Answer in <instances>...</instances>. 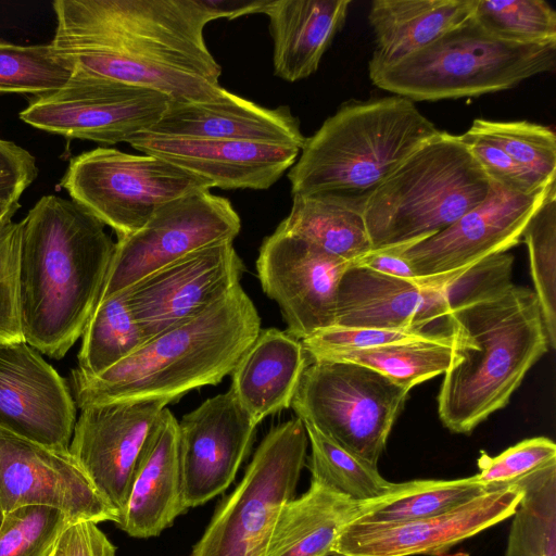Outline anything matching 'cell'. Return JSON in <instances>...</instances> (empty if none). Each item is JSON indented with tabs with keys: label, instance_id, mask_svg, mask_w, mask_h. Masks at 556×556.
<instances>
[{
	"label": "cell",
	"instance_id": "cell-1",
	"mask_svg": "<svg viewBox=\"0 0 556 556\" xmlns=\"http://www.w3.org/2000/svg\"><path fill=\"white\" fill-rule=\"evenodd\" d=\"M52 46L73 74L149 88L176 103L208 102L224 88L200 0H56Z\"/></svg>",
	"mask_w": 556,
	"mask_h": 556
},
{
	"label": "cell",
	"instance_id": "cell-2",
	"mask_svg": "<svg viewBox=\"0 0 556 556\" xmlns=\"http://www.w3.org/2000/svg\"><path fill=\"white\" fill-rule=\"evenodd\" d=\"M21 223L18 299L23 338L60 359L98 305L115 243L74 200L43 195Z\"/></svg>",
	"mask_w": 556,
	"mask_h": 556
},
{
	"label": "cell",
	"instance_id": "cell-3",
	"mask_svg": "<svg viewBox=\"0 0 556 556\" xmlns=\"http://www.w3.org/2000/svg\"><path fill=\"white\" fill-rule=\"evenodd\" d=\"M445 320L455 355L440 387L438 413L451 432L469 434L509 403L548 351L547 333L533 290L513 282L452 308Z\"/></svg>",
	"mask_w": 556,
	"mask_h": 556
},
{
	"label": "cell",
	"instance_id": "cell-4",
	"mask_svg": "<svg viewBox=\"0 0 556 556\" xmlns=\"http://www.w3.org/2000/svg\"><path fill=\"white\" fill-rule=\"evenodd\" d=\"M261 330L255 305L241 285L194 318L147 340L97 376L71 374L76 406L165 400L168 403L230 375Z\"/></svg>",
	"mask_w": 556,
	"mask_h": 556
},
{
	"label": "cell",
	"instance_id": "cell-5",
	"mask_svg": "<svg viewBox=\"0 0 556 556\" xmlns=\"http://www.w3.org/2000/svg\"><path fill=\"white\" fill-rule=\"evenodd\" d=\"M440 131L401 96L346 101L306 138L288 174L292 194L368 195Z\"/></svg>",
	"mask_w": 556,
	"mask_h": 556
},
{
	"label": "cell",
	"instance_id": "cell-6",
	"mask_svg": "<svg viewBox=\"0 0 556 556\" xmlns=\"http://www.w3.org/2000/svg\"><path fill=\"white\" fill-rule=\"evenodd\" d=\"M491 180L459 136L440 131L414 151L365 200L372 249H408L480 204Z\"/></svg>",
	"mask_w": 556,
	"mask_h": 556
},
{
	"label": "cell",
	"instance_id": "cell-7",
	"mask_svg": "<svg viewBox=\"0 0 556 556\" xmlns=\"http://www.w3.org/2000/svg\"><path fill=\"white\" fill-rule=\"evenodd\" d=\"M556 45L496 37L471 15L404 60L369 72L371 83L410 101L478 97L553 71Z\"/></svg>",
	"mask_w": 556,
	"mask_h": 556
},
{
	"label": "cell",
	"instance_id": "cell-8",
	"mask_svg": "<svg viewBox=\"0 0 556 556\" xmlns=\"http://www.w3.org/2000/svg\"><path fill=\"white\" fill-rule=\"evenodd\" d=\"M307 445L300 418L273 427L239 484L216 509L191 556H266L278 515L294 497Z\"/></svg>",
	"mask_w": 556,
	"mask_h": 556
},
{
	"label": "cell",
	"instance_id": "cell-9",
	"mask_svg": "<svg viewBox=\"0 0 556 556\" xmlns=\"http://www.w3.org/2000/svg\"><path fill=\"white\" fill-rule=\"evenodd\" d=\"M409 391L366 366L309 361L291 407L303 422L377 466Z\"/></svg>",
	"mask_w": 556,
	"mask_h": 556
},
{
	"label": "cell",
	"instance_id": "cell-10",
	"mask_svg": "<svg viewBox=\"0 0 556 556\" xmlns=\"http://www.w3.org/2000/svg\"><path fill=\"white\" fill-rule=\"evenodd\" d=\"M61 185L118 238L140 229L162 205L212 188L208 181L163 159L113 148L74 156Z\"/></svg>",
	"mask_w": 556,
	"mask_h": 556
},
{
	"label": "cell",
	"instance_id": "cell-11",
	"mask_svg": "<svg viewBox=\"0 0 556 556\" xmlns=\"http://www.w3.org/2000/svg\"><path fill=\"white\" fill-rule=\"evenodd\" d=\"M240 229L231 203L210 190L162 205L140 229L118 238L99 302L191 252L233 241Z\"/></svg>",
	"mask_w": 556,
	"mask_h": 556
},
{
	"label": "cell",
	"instance_id": "cell-12",
	"mask_svg": "<svg viewBox=\"0 0 556 556\" xmlns=\"http://www.w3.org/2000/svg\"><path fill=\"white\" fill-rule=\"evenodd\" d=\"M170 102L149 88L73 74L62 88L37 97L18 116L47 132L116 144L148 131Z\"/></svg>",
	"mask_w": 556,
	"mask_h": 556
},
{
	"label": "cell",
	"instance_id": "cell-13",
	"mask_svg": "<svg viewBox=\"0 0 556 556\" xmlns=\"http://www.w3.org/2000/svg\"><path fill=\"white\" fill-rule=\"evenodd\" d=\"M26 506H49L97 525L118 519L68 450L0 428V514Z\"/></svg>",
	"mask_w": 556,
	"mask_h": 556
},
{
	"label": "cell",
	"instance_id": "cell-14",
	"mask_svg": "<svg viewBox=\"0 0 556 556\" xmlns=\"http://www.w3.org/2000/svg\"><path fill=\"white\" fill-rule=\"evenodd\" d=\"M351 262L276 228L260 248L257 276L287 331L303 340L334 325L339 281Z\"/></svg>",
	"mask_w": 556,
	"mask_h": 556
},
{
	"label": "cell",
	"instance_id": "cell-15",
	"mask_svg": "<svg viewBox=\"0 0 556 556\" xmlns=\"http://www.w3.org/2000/svg\"><path fill=\"white\" fill-rule=\"evenodd\" d=\"M232 242L191 252L125 289L147 340L194 318L240 285L244 265Z\"/></svg>",
	"mask_w": 556,
	"mask_h": 556
},
{
	"label": "cell",
	"instance_id": "cell-16",
	"mask_svg": "<svg viewBox=\"0 0 556 556\" xmlns=\"http://www.w3.org/2000/svg\"><path fill=\"white\" fill-rule=\"evenodd\" d=\"M167 404L149 400L80 408L68 451L118 517Z\"/></svg>",
	"mask_w": 556,
	"mask_h": 556
},
{
	"label": "cell",
	"instance_id": "cell-17",
	"mask_svg": "<svg viewBox=\"0 0 556 556\" xmlns=\"http://www.w3.org/2000/svg\"><path fill=\"white\" fill-rule=\"evenodd\" d=\"M523 492V488L514 481L434 517L387 523L353 521L342 529L333 546V555H441L510 518Z\"/></svg>",
	"mask_w": 556,
	"mask_h": 556
},
{
	"label": "cell",
	"instance_id": "cell-18",
	"mask_svg": "<svg viewBox=\"0 0 556 556\" xmlns=\"http://www.w3.org/2000/svg\"><path fill=\"white\" fill-rule=\"evenodd\" d=\"M551 185L535 194H520L491 180L489 194L480 204L447 228L405 250L402 256L418 276L429 277L505 253L520 242Z\"/></svg>",
	"mask_w": 556,
	"mask_h": 556
},
{
	"label": "cell",
	"instance_id": "cell-19",
	"mask_svg": "<svg viewBox=\"0 0 556 556\" xmlns=\"http://www.w3.org/2000/svg\"><path fill=\"white\" fill-rule=\"evenodd\" d=\"M257 425L228 390L205 400L178 422L187 508L224 492L248 455Z\"/></svg>",
	"mask_w": 556,
	"mask_h": 556
},
{
	"label": "cell",
	"instance_id": "cell-20",
	"mask_svg": "<svg viewBox=\"0 0 556 556\" xmlns=\"http://www.w3.org/2000/svg\"><path fill=\"white\" fill-rule=\"evenodd\" d=\"M76 403L65 380L25 341L0 344V428L68 450Z\"/></svg>",
	"mask_w": 556,
	"mask_h": 556
},
{
	"label": "cell",
	"instance_id": "cell-21",
	"mask_svg": "<svg viewBox=\"0 0 556 556\" xmlns=\"http://www.w3.org/2000/svg\"><path fill=\"white\" fill-rule=\"evenodd\" d=\"M462 269L410 281L350 265L338 285L334 325L425 331L448 314L445 285Z\"/></svg>",
	"mask_w": 556,
	"mask_h": 556
},
{
	"label": "cell",
	"instance_id": "cell-22",
	"mask_svg": "<svg viewBox=\"0 0 556 556\" xmlns=\"http://www.w3.org/2000/svg\"><path fill=\"white\" fill-rule=\"evenodd\" d=\"M128 143L222 189H268L292 167L300 152L287 146L175 138L147 131Z\"/></svg>",
	"mask_w": 556,
	"mask_h": 556
},
{
	"label": "cell",
	"instance_id": "cell-23",
	"mask_svg": "<svg viewBox=\"0 0 556 556\" xmlns=\"http://www.w3.org/2000/svg\"><path fill=\"white\" fill-rule=\"evenodd\" d=\"M188 139L247 141L302 149L306 138L287 106L267 109L224 90L208 102H170L147 131Z\"/></svg>",
	"mask_w": 556,
	"mask_h": 556
},
{
	"label": "cell",
	"instance_id": "cell-24",
	"mask_svg": "<svg viewBox=\"0 0 556 556\" xmlns=\"http://www.w3.org/2000/svg\"><path fill=\"white\" fill-rule=\"evenodd\" d=\"M179 456L178 421L164 408L115 522L129 536H157L187 511Z\"/></svg>",
	"mask_w": 556,
	"mask_h": 556
},
{
	"label": "cell",
	"instance_id": "cell-25",
	"mask_svg": "<svg viewBox=\"0 0 556 556\" xmlns=\"http://www.w3.org/2000/svg\"><path fill=\"white\" fill-rule=\"evenodd\" d=\"M308 363L300 339L287 330L261 329L233 367L229 391L258 425L291 407Z\"/></svg>",
	"mask_w": 556,
	"mask_h": 556
},
{
	"label": "cell",
	"instance_id": "cell-26",
	"mask_svg": "<svg viewBox=\"0 0 556 556\" xmlns=\"http://www.w3.org/2000/svg\"><path fill=\"white\" fill-rule=\"evenodd\" d=\"M350 0H265L274 74L294 83L314 74L345 23Z\"/></svg>",
	"mask_w": 556,
	"mask_h": 556
},
{
	"label": "cell",
	"instance_id": "cell-27",
	"mask_svg": "<svg viewBox=\"0 0 556 556\" xmlns=\"http://www.w3.org/2000/svg\"><path fill=\"white\" fill-rule=\"evenodd\" d=\"M476 0H375L368 21L375 48L368 72L391 66L469 18Z\"/></svg>",
	"mask_w": 556,
	"mask_h": 556
},
{
	"label": "cell",
	"instance_id": "cell-28",
	"mask_svg": "<svg viewBox=\"0 0 556 556\" xmlns=\"http://www.w3.org/2000/svg\"><path fill=\"white\" fill-rule=\"evenodd\" d=\"M358 503L311 480L276 520L266 556H331L342 529L356 518Z\"/></svg>",
	"mask_w": 556,
	"mask_h": 556
},
{
	"label": "cell",
	"instance_id": "cell-29",
	"mask_svg": "<svg viewBox=\"0 0 556 556\" xmlns=\"http://www.w3.org/2000/svg\"><path fill=\"white\" fill-rule=\"evenodd\" d=\"M366 197L336 191L293 194L290 213L277 229L352 262L372 249L364 219Z\"/></svg>",
	"mask_w": 556,
	"mask_h": 556
},
{
	"label": "cell",
	"instance_id": "cell-30",
	"mask_svg": "<svg viewBox=\"0 0 556 556\" xmlns=\"http://www.w3.org/2000/svg\"><path fill=\"white\" fill-rule=\"evenodd\" d=\"M454 355L455 338L447 328L421 339L333 353L319 359L366 366L412 390L421 382L445 374Z\"/></svg>",
	"mask_w": 556,
	"mask_h": 556
},
{
	"label": "cell",
	"instance_id": "cell-31",
	"mask_svg": "<svg viewBox=\"0 0 556 556\" xmlns=\"http://www.w3.org/2000/svg\"><path fill=\"white\" fill-rule=\"evenodd\" d=\"M493 488L496 486L482 484L475 476L394 483L384 495L358 503L354 521L387 523L430 518L455 509Z\"/></svg>",
	"mask_w": 556,
	"mask_h": 556
},
{
	"label": "cell",
	"instance_id": "cell-32",
	"mask_svg": "<svg viewBox=\"0 0 556 556\" xmlns=\"http://www.w3.org/2000/svg\"><path fill=\"white\" fill-rule=\"evenodd\" d=\"M525 490L504 556H556V462L516 480Z\"/></svg>",
	"mask_w": 556,
	"mask_h": 556
},
{
	"label": "cell",
	"instance_id": "cell-33",
	"mask_svg": "<svg viewBox=\"0 0 556 556\" xmlns=\"http://www.w3.org/2000/svg\"><path fill=\"white\" fill-rule=\"evenodd\" d=\"M76 368L97 376L147 341L127 303L125 290L98 303L83 333Z\"/></svg>",
	"mask_w": 556,
	"mask_h": 556
},
{
	"label": "cell",
	"instance_id": "cell-34",
	"mask_svg": "<svg viewBox=\"0 0 556 556\" xmlns=\"http://www.w3.org/2000/svg\"><path fill=\"white\" fill-rule=\"evenodd\" d=\"M311 445V480L357 502L384 495L394 486L376 465L351 454L325 437L314 426L303 422Z\"/></svg>",
	"mask_w": 556,
	"mask_h": 556
},
{
	"label": "cell",
	"instance_id": "cell-35",
	"mask_svg": "<svg viewBox=\"0 0 556 556\" xmlns=\"http://www.w3.org/2000/svg\"><path fill=\"white\" fill-rule=\"evenodd\" d=\"M533 292L539 301L549 348H556V182L522 232Z\"/></svg>",
	"mask_w": 556,
	"mask_h": 556
},
{
	"label": "cell",
	"instance_id": "cell-36",
	"mask_svg": "<svg viewBox=\"0 0 556 556\" xmlns=\"http://www.w3.org/2000/svg\"><path fill=\"white\" fill-rule=\"evenodd\" d=\"M73 72L51 42L20 46L0 41V92L37 98L62 88Z\"/></svg>",
	"mask_w": 556,
	"mask_h": 556
},
{
	"label": "cell",
	"instance_id": "cell-37",
	"mask_svg": "<svg viewBox=\"0 0 556 556\" xmlns=\"http://www.w3.org/2000/svg\"><path fill=\"white\" fill-rule=\"evenodd\" d=\"M473 18L498 38L556 45V13L543 0H476Z\"/></svg>",
	"mask_w": 556,
	"mask_h": 556
},
{
	"label": "cell",
	"instance_id": "cell-38",
	"mask_svg": "<svg viewBox=\"0 0 556 556\" xmlns=\"http://www.w3.org/2000/svg\"><path fill=\"white\" fill-rule=\"evenodd\" d=\"M471 127L544 184L556 181V136L552 128L528 121L476 118Z\"/></svg>",
	"mask_w": 556,
	"mask_h": 556
},
{
	"label": "cell",
	"instance_id": "cell-39",
	"mask_svg": "<svg viewBox=\"0 0 556 556\" xmlns=\"http://www.w3.org/2000/svg\"><path fill=\"white\" fill-rule=\"evenodd\" d=\"M74 521L49 506H26L4 515L0 556H50L65 528Z\"/></svg>",
	"mask_w": 556,
	"mask_h": 556
},
{
	"label": "cell",
	"instance_id": "cell-40",
	"mask_svg": "<svg viewBox=\"0 0 556 556\" xmlns=\"http://www.w3.org/2000/svg\"><path fill=\"white\" fill-rule=\"evenodd\" d=\"M556 462V444L546 437L526 439L496 456L481 452L477 459V481L488 486L514 482Z\"/></svg>",
	"mask_w": 556,
	"mask_h": 556
},
{
	"label": "cell",
	"instance_id": "cell-41",
	"mask_svg": "<svg viewBox=\"0 0 556 556\" xmlns=\"http://www.w3.org/2000/svg\"><path fill=\"white\" fill-rule=\"evenodd\" d=\"M21 223L0 226V344L24 341L18 299Z\"/></svg>",
	"mask_w": 556,
	"mask_h": 556
},
{
	"label": "cell",
	"instance_id": "cell-42",
	"mask_svg": "<svg viewBox=\"0 0 556 556\" xmlns=\"http://www.w3.org/2000/svg\"><path fill=\"white\" fill-rule=\"evenodd\" d=\"M459 138L468 147L486 176L503 187L520 194H535L551 185L544 184L525 169L493 140L473 127L470 126L463 135H459Z\"/></svg>",
	"mask_w": 556,
	"mask_h": 556
},
{
	"label": "cell",
	"instance_id": "cell-43",
	"mask_svg": "<svg viewBox=\"0 0 556 556\" xmlns=\"http://www.w3.org/2000/svg\"><path fill=\"white\" fill-rule=\"evenodd\" d=\"M432 332L434 330L403 331L333 325L301 341L309 361H315L333 353L421 339Z\"/></svg>",
	"mask_w": 556,
	"mask_h": 556
},
{
	"label": "cell",
	"instance_id": "cell-44",
	"mask_svg": "<svg viewBox=\"0 0 556 556\" xmlns=\"http://www.w3.org/2000/svg\"><path fill=\"white\" fill-rule=\"evenodd\" d=\"M37 174L36 160L27 150L0 139V200L20 201Z\"/></svg>",
	"mask_w": 556,
	"mask_h": 556
},
{
	"label": "cell",
	"instance_id": "cell-45",
	"mask_svg": "<svg viewBox=\"0 0 556 556\" xmlns=\"http://www.w3.org/2000/svg\"><path fill=\"white\" fill-rule=\"evenodd\" d=\"M405 245L371 249L351 262V266L410 281H424L429 277L418 276L409 263L402 256Z\"/></svg>",
	"mask_w": 556,
	"mask_h": 556
},
{
	"label": "cell",
	"instance_id": "cell-46",
	"mask_svg": "<svg viewBox=\"0 0 556 556\" xmlns=\"http://www.w3.org/2000/svg\"><path fill=\"white\" fill-rule=\"evenodd\" d=\"M64 532L67 556H116L115 545L94 522L72 521Z\"/></svg>",
	"mask_w": 556,
	"mask_h": 556
},
{
	"label": "cell",
	"instance_id": "cell-47",
	"mask_svg": "<svg viewBox=\"0 0 556 556\" xmlns=\"http://www.w3.org/2000/svg\"><path fill=\"white\" fill-rule=\"evenodd\" d=\"M212 21L260 13L265 0H200Z\"/></svg>",
	"mask_w": 556,
	"mask_h": 556
},
{
	"label": "cell",
	"instance_id": "cell-48",
	"mask_svg": "<svg viewBox=\"0 0 556 556\" xmlns=\"http://www.w3.org/2000/svg\"><path fill=\"white\" fill-rule=\"evenodd\" d=\"M21 207L20 201L0 200V226L12 220L16 211Z\"/></svg>",
	"mask_w": 556,
	"mask_h": 556
},
{
	"label": "cell",
	"instance_id": "cell-49",
	"mask_svg": "<svg viewBox=\"0 0 556 556\" xmlns=\"http://www.w3.org/2000/svg\"><path fill=\"white\" fill-rule=\"evenodd\" d=\"M66 529V528H65ZM50 556H67L66 553V536L65 532L61 534L59 538L53 551L51 552Z\"/></svg>",
	"mask_w": 556,
	"mask_h": 556
},
{
	"label": "cell",
	"instance_id": "cell-50",
	"mask_svg": "<svg viewBox=\"0 0 556 556\" xmlns=\"http://www.w3.org/2000/svg\"><path fill=\"white\" fill-rule=\"evenodd\" d=\"M3 517H4V516H3L2 514H0V527H1V525H2Z\"/></svg>",
	"mask_w": 556,
	"mask_h": 556
}]
</instances>
